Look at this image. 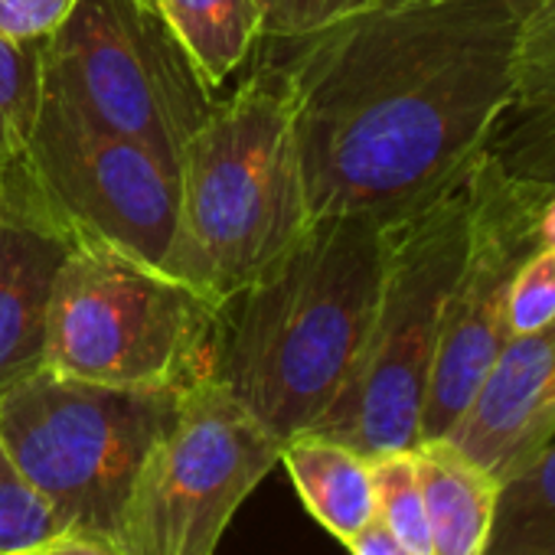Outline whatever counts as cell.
<instances>
[{
    "label": "cell",
    "mask_w": 555,
    "mask_h": 555,
    "mask_svg": "<svg viewBox=\"0 0 555 555\" xmlns=\"http://www.w3.org/2000/svg\"><path fill=\"white\" fill-rule=\"evenodd\" d=\"M516 0H376L261 40L288 82L311 216L389 225L487 151L519 79Z\"/></svg>",
    "instance_id": "6da1fadb"
},
{
    "label": "cell",
    "mask_w": 555,
    "mask_h": 555,
    "mask_svg": "<svg viewBox=\"0 0 555 555\" xmlns=\"http://www.w3.org/2000/svg\"><path fill=\"white\" fill-rule=\"evenodd\" d=\"M386 235L366 216H314L255 282L216 308L209 379L278 441L311 431L366 347Z\"/></svg>",
    "instance_id": "7a4b0ae2"
},
{
    "label": "cell",
    "mask_w": 555,
    "mask_h": 555,
    "mask_svg": "<svg viewBox=\"0 0 555 555\" xmlns=\"http://www.w3.org/2000/svg\"><path fill=\"white\" fill-rule=\"evenodd\" d=\"M311 219L288 82L261 53L183 147L177 229L160 268L222 305L282 258Z\"/></svg>",
    "instance_id": "3957f363"
},
{
    "label": "cell",
    "mask_w": 555,
    "mask_h": 555,
    "mask_svg": "<svg viewBox=\"0 0 555 555\" xmlns=\"http://www.w3.org/2000/svg\"><path fill=\"white\" fill-rule=\"evenodd\" d=\"M470 203L474 167L409 216L383 225L386 255L373 327L350 383L311 428L314 435L370 461L422 441L438 334L467 255Z\"/></svg>",
    "instance_id": "277c9868"
},
{
    "label": "cell",
    "mask_w": 555,
    "mask_h": 555,
    "mask_svg": "<svg viewBox=\"0 0 555 555\" xmlns=\"http://www.w3.org/2000/svg\"><path fill=\"white\" fill-rule=\"evenodd\" d=\"M216 308L160 264L69 242L53 282L43 366L102 386L186 389L209 379Z\"/></svg>",
    "instance_id": "5b68a950"
},
{
    "label": "cell",
    "mask_w": 555,
    "mask_h": 555,
    "mask_svg": "<svg viewBox=\"0 0 555 555\" xmlns=\"http://www.w3.org/2000/svg\"><path fill=\"white\" fill-rule=\"evenodd\" d=\"M183 389H125L50 366L0 389V441L66 529L115 539L125 500Z\"/></svg>",
    "instance_id": "8992f818"
},
{
    "label": "cell",
    "mask_w": 555,
    "mask_h": 555,
    "mask_svg": "<svg viewBox=\"0 0 555 555\" xmlns=\"http://www.w3.org/2000/svg\"><path fill=\"white\" fill-rule=\"evenodd\" d=\"M43 82L73 115L154 151L177 173L219 99L154 0H79L43 40Z\"/></svg>",
    "instance_id": "52a82bcc"
},
{
    "label": "cell",
    "mask_w": 555,
    "mask_h": 555,
    "mask_svg": "<svg viewBox=\"0 0 555 555\" xmlns=\"http://www.w3.org/2000/svg\"><path fill=\"white\" fill-rule=\"evenodd\" d=\"M282 457L278 441L225 386L199 379L147 454L115 529L128 555H212L229 519Z\"/></svg>",
    "instance_id": "ba28073f"
},
{
    "label": "cell",
    "mask_w": 555,
    "mask_h": 555,
    "mask_svg": "<svg viewBox=\"0 0 555 555\" xmlns=\"http://www.w3.org/2000/svg\"><path fill=\"white\" fill-rule=\"evenodd\" d=\"M11 173L69 242L164 264L177 229L180 173L154 151L82 121L47 95Z\"/></svg>",
    "instance_id": "9c48e42d"
},
{
    "label": "cell",
    "mask_w": 555,
    "mask_h": 555,
    "mask_svg": "<svg viewBox=\"0 0 555 555\" xmlns=\"http://www.w3.org/2000/svg\"><path fill=\"white\" fill-rule=\"evenodd\" d=\"M548 186L503 170L487 151L474 164L467 255L451 288L431 363L422 441L448 438L506 347V298L519 264L542 245L539 216Z\"/></svg>",
    "instance_id": "30bf717a"
},
{
    "label": "cell",
    "mask_w": 555,
    "mask_h": 555,
    "mask_svg": "<svg viewBox=\"0 0 555 555\" xmlns=\"http://www.w3.org/2000/svg\"><path fill=\"white\" fill-rule=\"evenodd\" d=\"M448 441L500 483L555 441V321L506 340Z\"/></svg>",
    "instance_id": "8fae6325"
},
{
    "label": "cell",
    "mask_w": 555,
    "mask_h": 555,
    "mask_svg": "<svg viewBox=\"0 0 555 555\" xmlns=\"http://www.w3.org/2000/svg\"><path fill=\"white\" fill-rule=\"evenodd\" d=\"M69 238L0 170V389L43 366L47 314Z\"/></svg>",
    "instance_id": "7c38bea8"
},
{
    "label": "cell",
    "mask_w": 555,
    "mask_h": 555,
    "mask_svg": "<svg viewBox=\"0 0 555 555\" xmlns=\"http://www.w3.org/2000/svg\"><path fill=\"white\" fill-rule=\"evenodd\" d=\"M519 79L487 154L519 180L555 190V0H516Z\"/></svg>",
    "instance_id": "4fadbf2b"
},
{
    "label": "cell",
    "mask_w": 555,
    "mask_h": 555,
    "mask_svg": "<svg viewBox=\"0 0 555 555\" xmlns=\"http://www.w3.org/2000/svg\"><path fill=\"white\" fill-rule=\"evenodd\" d=\"M412 457L422 483L431 555H483L500 480L448 438L418 441Z\"/></svg>",
    "instance_id": "5bb4252c"
},
{
    "label": "cell",
    "mask_w": 555,
    "mask_h": 555,
    "mask_svg": "<svg viewBox=\"0 0 555 555\" xmlns=\"http://www.w3.org/2000/svg\"><path fill=\"white\" fill-rule=\"evenodd\" d=\"M308 513L344 545L376 519L373 467L360 451L305 431L282 444V457Z\"/></svg>",
    "instance_id": "9a60e30c"
},
{
    "label": "cell",
    "mask_w": 555,
    "mask_h": 555,
    "mask_svg": "<svg viewBox=\"0 0 555 555\" xmlns=\"http://www.w3.org/2000/svg\"><path fill=\"white\" fill-rule=\"evenodd\" d=\"M154 4L212 92H219L261 47L258 0H154Z\"/></svg>",
    "instance_id": "2e32d148"
},
{
    "label": "cell",
    "mask_w": 555,
    "mask_h": 555,
    "mask_svg": "<svg viewBox=\"0 0 555 555\" xmlns=\"http://www.w3.org/2000/svg\"><path fill=\"white\" fill-rule=\"evenodd\" d=\"M483 555H555V441L500 483Z\"/></svg>",
    "instance_id": "e0dca14e"
},
{
    "label": "cell",
    "mask_w": 555,
    "mask_h": 555,
    "mask_svg": "<svg viewBox=\"0 0 555 555\" xmlns=\"http://www.w3.org/2000/svg\"><path fill=\"white\" fill-rule=\"evenodd\" d=\"M43 99V40L0 37V170L24 157Z\"/></svg>",
    "instance_id": "ac0fdd59"
},
{
    "label": "cell",
    "mask_w": 555,
    "mask_h": 555,
    "mask_svg": "<svg viewBox=\"0 0 555 555\" xmlns=\"http://www.w3.org/2000/svg\"><path fill=\"white\" fill-rule=\"evenodd\" d=\"M60 532H66L63 516L0 441V555H30Z\"/></svg>",
    "instance_id": "d6986e66"
},
{
    "label": "cell",
    "mask_w": 555,
    "mask_h": 555,
    "mask_svg": "<svg viewBox=\"0 0 555 555\" xmlns=\"http://www.w3.org/2000/svg\"><path fill=\"white\" fill-rule=\"evenodd\" d=\"M376 519L415 555H431V532L412 451H392L370 461Z\"/></svg>",
    "instance_id": "ffe728a7"
},
{
    "label": "cell",
    "mask_w": 555,
    "mask_h": 555,
    "mask_svg": "<svg viewBox=\"0 0 555 555\" xmlns=\"http://www.w3.org/2000/svg\"><path fill=\"white\" fill-rule=\"evenodd\" d=\"M555 321V248L539 245L516 271L509 298H506V324L509 334H529L548 327Z\"/></svg>",
    "instance_id": "44dd1931"
},
{
    "label": "cell",
    "mask_w": 555,
    "mask_h": 555,
    "mask_svg": "<svg viewBox=\"0 0 555 555\" xmlns=\"http://www.w3.org/2000/svg\"><path fill=\"white\" fill-rule=\"evenodd\" d=\"M376 0H258L261 40H295L324 30Z\"/></svg>",
    "instance_id": "7402d4cb"
},
{
    "label": "cell",
    "mask_w": 555,
    "mask_h": 555,
    "mask_svg": "<svg viewBox=\"0 0 555 555\" xmlns=\"http://www.w3.org/2000/svg\"><path fill=\"white\" fill-rule=\"evenodd\" d=\"M79 0H0V37L47 40L66 24Z\"/></svg>",
    "instance_id": "603a6c76"
},
{
    "label": "cell",
    "mask_w": 555,
    "mask_h": 555,
    "mask_svg": "<svg viewBox=\"0 0 555 555\" xmlns=\"http://www.w3.org/2000/svg\"><path fill=\"white\" fill-rule=\"evenodd\" d=\"M30 555H128V552L115 539H108V535L82 532V529H66V532L47 539Z\"/></svg>",
    "instance_id": "cb8c5ba5"
},
{
    "label": "cell",
    "mask_w": 555,
    "mask_h": 555,
    "mask_svg": "<svg viewBox=\"0 0 555 555\" xmlns=\"http://www.w3.org/2000/svg\"><path fill=\"white\" fill-rule=\"evenodd\" d=\"M350 555H415L412 548H405L379 519H373L370 526H363L350 542H347Z\"/></svg>",
    "instance_id": "d4e9b609"
},
{
    "label": "cell",
    "mask_w": 555,
    "mask_h": 555,
    "mask_svg": "<svg viewBox=\"0 0 555 555\" xmlns=\"http://www.w3.org/2000/svg\"><path fill=\"white\" fill-rule=\"evenodd\" d=\"M539 238H542V245L555 248V190L545 193L542 216H539Z\"/></svg>",
    "instance_id": "484cf974"
}]
</instances>
